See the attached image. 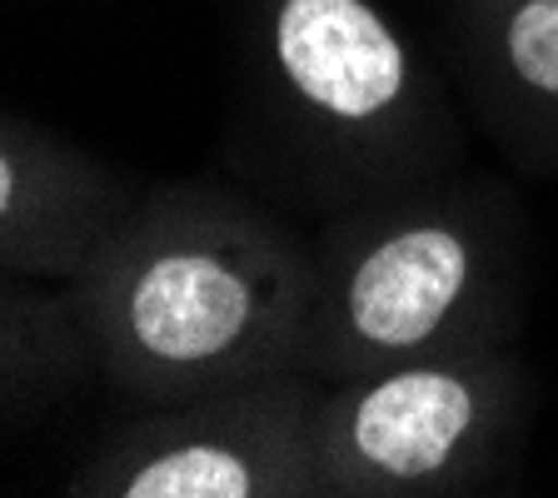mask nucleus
I'll return each mask as SVG.
<instances>
[{
    "mask_svg": "<svg viewBox=\"0 0 558 498\" xmlns=\"http://www.w3.org/2000/svg\"><path fill=\"white\" fill-rule=\"evenodd\" d=\"M95 374L170 404L304 369L314 244L225 185H165L110 224L70 279Z\"/></svg>",
    "mask_w": 558,
    "mask_h": 498,
    "instance_id": "nucleus-1",
    "label": "nucleus"
},
{
    "mask_svg": "<svg viewBox=\"0 0 558 498\" xmlns=\"http://www.w3.org/2000/svg\"><path fill=\"white\" fill-rule=\"evenodd\" d=\"M244 125L294 199L349 209L453 170L444 81L379 0H250Z\"/></svg>",
    "mask_w": 558,
    "mask_h": 498,
    "instance_id": "nucleus-2",
    "label": "nucleus"
},
{
    "mask_svg": "<svg viewBox=\"0 0 558 498\" xmlns=\"http://www.w3.org/2000/svg\"><path fill=\"white\" fill-rule=\"evenodd\" d=\"M310 244L304 369L319 384L519 335L529 230L504 180L444 170L335 209Z\"/></svg>",
    "mask_w": 558,
    "mask_h": 498,
    "instance_id": "nucleus-3",
    "label": "nucleus"
},
{
    "mask_svg": "<svg viewBox=\"0 0 558 498\" xmlns=\"http://www.w3.org/2000/svg\"><path fill=\"white\" fill-rule=\"evenodd\" d=\"M534 379L513 344L453 349L319 384V498H453L494 484L529 429Z\"/></svg>",
    "mask_w": 558,
    "mask_h": 498,
    "instance_id": "nucleus-4",
    "label": "nucleus"
},
{
    "mask_svg": "<svg viewBox=\"0 0 558 498\" xmlns=\"http://www.w3.org/2000/svg\"><path fill=\"white\" fill-rule=\"evenodd\" d=\"M310 369L145 404L65 478L75 498H319Z\"/></svg>",
    "mask_w": 558,
    "mask_h": 498,
    "instance_id": "nucleus-5",
    "label": "nucleus"
},
{
    "mask_svg": "<svg viewBox=\"0 0 558 498\" xmlns=\"http://www.w3.org/2000/svg\"><path fill=\"white\" fill-rule=\"evenodd\" d=\"M135 199L50 130L0 120V269L75 279Z\"/></svg>",
    "mask_w": 558,
    "mask_h": 498,
    "instance_id": "nucleus-6",
    "label": "nucleus"
},
{
    "mask_svg": "<svg viewBox=\"0 0 558 498\" xmlns=\"http://www.w3.org/2000/svg\"><path fill=\"white\" fill-rule=\"evenodd\" d=\"M474 110L504 160L558 174V0H453Z\"/></svg>",
    "mask_w": 558,
    "mask_h": 498,
    "instance_id": "nucleus-7",
    "label": "nucleus"
},
{
    "mask_svg": "<svg viewBox=\"0 0 558 498\" xmlns=\"http://www.w3.org/2000/svg\"><path fill=\"white\" fill-rule=\"evenodd\" d=\"M95 374L70 279L0 269V424L31 418Z\"/></svg>",
    "mask_w": 558,
    "mask_h": 498,
    "instance_id": "nucleus-8",
    "label": "nucleus"
}]
</instances>
